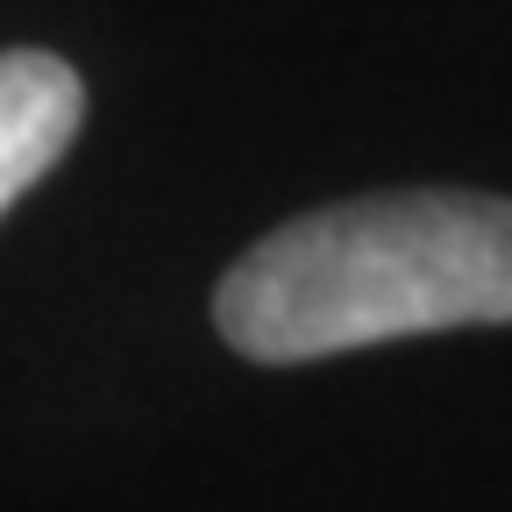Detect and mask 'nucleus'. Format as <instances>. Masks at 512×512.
<instances>
[{
	"instance_id": "1",
	"label": "nucleus",
	"mask_w": 512,
	"mask_h": 512,
	"mask_svg": "<svg viewBox=\"0 0 512 512\" xmlns=\"http://www.w3.org/2000/svg\"><path fill=\"white\" fill-rule=\"evenodd\" d=\"M505 320L512 200L456 185L363 192L292 214L249 242L214 292V328L249 363H320L370 342Z\"/></svg>"
},
{
	"instance_id": "2",
	"label": "nucleus",
	"mask_w": 512,
	"mask_h": 512,
	"mask_svg": "<svg viewBox=\"0 0 512 512\" xmlns=\"http://www.w3.org/2000/svg\"><path fill=\"white\" fill-rule=\"evenodd\" d=\"M86 86L57 50H0V214L72 150Z\"/></svg>"
}]
</instances>
